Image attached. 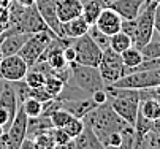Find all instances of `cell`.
<instances>
[{"label": "cell", "mask_w": 160, "mask_h": 149, "mask_svg": "<svg viewBox=\"0 0 160 149\" xmlns=\"http://www.w3.org/2000/svg\"><path fill=\"white\" fill-rule=\"evenodd\" d=\"M0 106H3L5 110H8L10 114L13 116V119H14V114L19 108V102H18L13 84L8 82V81H5V87H3L2 94H0Z\"/></svg>", "instance_id": "18"}, {"label": "cell", "mask_w": 160, "mask_h": 149, "mask_svg": "<svg viewBox=\"0 0 160 149\" xmlns=\"http://www.w3.org/2000/svg\"><path fill=\"white\" fill-rule=\"evenodd\" d=\"M35 8L38 10L40 16L44 19L48 27L59 37L60 32V21L57 16V8H56V0H35Z\"/></svg>", "instance_id": "12"}, {"label": "cell", "mask_w": 160, "mask_h": 149, "mask_svg": "<svg viewBox=\"0 0 160 149\" xmlns=\"http://www.w3.org/2000/svg\"><path fill=\"white\" fill-rule=\"evenodd\" d=\"M72 67V75L70 79L67 81V84L87 92L92 95L94 91L103 89L106 84L100 75L98 67H90V65H81V63H70Z\"/></svg>", "instance_id": "4"}, {"label": "cell", "mask_w": 160, "mask_h": 149, "mask_svg": "<svg viewBox=\"0 0 160 149\" xmlns=\"http://www.w3.org/2000/svg\"><path fill=\"white\" fill-rule=\"evenodd\" d=\"M90 98H92L97 105H103L105 102H108V94H106V89H98V91H94L92 95H90Z\"/></svg>", "instance_id": "33"}, {"label": "cell", "mask_w": 160, "mask_h": 149, "mask_svg": "<svg viewBox=\"0 0 160 149\" xmlns=\"http://www.w3.org/2000/svg\"><path fill=\"white\" fill-rule=\"evenodd\" d=\"M63 86H65V82H63L60 78H57V76H54V75H48L43 87H44V91H46L52 98H56V97L62 92Z\"/></svg>", "instance_id": "25"}, {"label": "cell", "mask_w": 160, "mask_h": 149, "mask_svg": "<svg viewBox=\"0 0 160 149\" xmlns=\"http://www.w3.org/2000/svg\"><path fill=\"white\" fill-rule=\"evenodd\" d=\"M22 110H24V113L27 114V117H38L41 116V111H43V103L33 97H29L26 98L24 102L21 103Z\"/></svg>", "instance_id": "24"}, {"label": "cell", "mask_w": 160, "mask_h": 149, "mask_svg": "<svg viewBox=\"0 0 160 149\" xmlns=\"http://www.w3.org/2000/svg\"><path fill=\"white\" fill-rule=\"evenodd\" d=\"M154 33H157L160 38V2L157 3L155 13H154Z\"/></svg>", "instance_id": "35"}, {"label": "cell", "mask_w": 160, "mask_h": 149, "mask_svg": "<svg viewBox=\"0 0 160 149\" xmlns=\"http://www.w3.org/2000/svg\"><path fill=\"white\" fill-rule=\"evenodd\" d=\"M2 59H3V52H2V49H0V62H2Z\"/></svg>", "instance_id": "48"}, {"label": "cell", "mask_w": 160, "mask_h": 149, "mask_svg": "<svg viewBox=\"0 0 160 149\" xmlns=\"http://www.w3.org/2000/svg\"><path fill=\"white\" fill-rule=\"evenodd\" d=\"M72 45L76 51V63L81 65H90V67H98L100 59H102V49L97 46V43L90 38L87 33L75 38Z\"/></svg>", "instance_id": "8"}, {"label": "cell", "mask_w": 160, "mask_h": 149, "mask_svg": "<svg viewBox=\"0 0 160 149\" xmlns=\"http://www.w3.org/2000/svg\"><path fill=\"white\" fill-rule=\"evenodd\" d=\"M24 81H26V84H27L30 89L43 87L44 86V81H46V75H44L43 72H40V70H37V68H33V67H30L29 72L24 76Z\"/></svg>", "instance_id": "23"}, {"label": "cell", "mask_w": 160, "mask_h": 149, "mask_svg": "<svg viewBox=\"0 0 160 149\" xmlns=\"http://www.w3.org/2000/svg\"><path fill=\"white\" fill-rule=\"evenodd\" d=\"M98 70H100V75H102L106 86L114 84L118 79H121L125 75V65L122 62L121 54L116 52L114 49H111V48H106L102 52Z\"/></svg>", "instance_id": "5"}, {"label": "cell", "mask_w": 160, "mask_h": 149, "mask_svg": "<svg viewBox=\"0 0 160 149\" xmlns=\"http://www.w3.org/2000/svg\"><path fill=\"white\" fill-rule=\"evenodd\" d=\"M62 129L68 133V137L73 140V138H76V137L82 132V129H84V121H82L81 117H75V116H73L70 121H68V122L62 127Z\"/></svg>", "instance_id": "27"}, {"label": "cell", "mask_w": 160, "mask_h": 149, "mask_svg": "<svg viewBox=\"0 0 160 149\" xmlns=\"http://www.w3.org/2000/svg\"><path fill=\"white\" fill-rule=\"evenodd\" d=\"M122 17L119 13H116L112 8H103L98 19L95 21V26L103 32L106 33L108 37L114 35V33H118L121 32V27H122Z\"/></svg>", "instance_id": "11"}, {"label": "cell", "mask_w": 160, "mask_h": 149, "mask_svg": "<svg viewBox=\"0 0 160 149\" xmlns=\"http://www.w3.org/2000/svg\"><path fill=\"white\" fill-rule=\"evenodd\" d=\"M10 22V10L8 7H0V26H8Z\"/></svg>", "instance_id": "36"}, {"label": "cell", "mask_w": 160, "mask_h": 149, "mask_svg": "<svg viewBox=\"0 0 160 149\" xmlns=\"http://www.w3.org/2000/svg\"><path fill=\"white\" fill-rule=\"evenodd\" d=\"M19 149H35V138L26 137L24 140L21 141V144H19Z\"/></svg>", "instance_id": "37"}, {"label": "cell", "mask_w": 160, "mask_h": 149, "mask_svg": "<svg viewBox=\"0 0 160 149\" xmlns=\"http://www.w3.org/2000/svg\"><path fill=\"white\" fill-rule=\"evenodd\" d=\"M16 2H19L22 7H33L35 5V0H16Z\"/></svg>", "instance_id": "42"}, {"label": "cell", "mask_w": 160, "mask_h": 149, "mask_svg": "<svg viewBox=\"0 0 160 149\" xmlns=\"http://www.w3.org/2000/svg\"><path fill=\"white\" fill-rule=\"evenodd\" d=\"M44 62H48V63H49V67H51L52 70H59V68H63V67L68 65L67 60H65V57H63V51H62V52H56V54H52L48 60H44Z\"/></svg>", "instance_id": "30"}, {"label": "cell", "mask_w": 160, "mask_h": 149, "mask_svg": "<svg viewBox=\"0 0 160 149\" xmlns=\"http://www.w3.org/2000/svg\"><path fill=\"white\" fill-rule=\"evenodd\" d=\"M151 132H154V133H160V116H158L157 119L152 121V124H151Z\"/></svg>", "instance_id": "40"}, {"label": "cell", "mask_w": 160, "mask_h": 149, "mask_svg": "<svg viewBox=\"0 0 160 149\" xmlns=\"http://www.w3.org/2000/svg\"><path fill=\"white\" fill-rule=\"evenodd\" d=\"M5 133H7V130H5V127H3V125H0V138H2V137H3Z\"/></svg>", "instance_id": "45"}, {"label": "cell", "mask_w": 160, "mask_h": 149, "mask_svg": "<svg viewBox=\"0 0 160 149\" xmlns=\"http://www.w3.org/2000/svg\"><path fill=\"white\" fill-rule=\"evenodd\" d=\"M72 41H73V40H72ZM63 57H65V60H67L68 65H70V63H76V51H75V48H73L72 43L67 45V46L63 48Z\"/></svg>", "instance_id": "32"}, {"label": "cell", "mask_w": 160, "mask_h": 149, "mask_svg": "<svg viewBox=\"0 0 160 149\" xmlns=\"http://www.w3.org/2000/svg\"><path fill=\"white\" fill-rule=\"evenodd\" d=\"M54 149H75V143L72 141H67V143H60V144H54Z\"/></svg>", "instance_id": "39"}, {"label": "cell", "mask_w": 160, "mask_h": 149, "mask_svg": "<svg viewBox=\"0 0 160 149\" xmlns=\"http://www.w3.org/2000/svg\"><path fill=\"white\" fill-rule=\"evenodd\" d=\"M130 46H133V41L132 38L125 33V32H118V33H114L109 37V48L114 49L116 52H124L125 49H128Z\"/></svg>", "instance_id": "22"}, {"label": "cell", "mask_w": 160, "mask_h": 149, "mask_svg": "<svg viewBox=\"0 0 160 149\" xmlns=\"http://www.w3.org/2000/svg\"><path fill=\"white\" fill-rule=\"evenodd\" d=\"M148 138H149V143H151L155 149H160V133L149 132V133H148Z\"/></svg>", "instance_id": "38"}, {"label": "cell", "mask_w": 160, "mask_h": 149, "mask_svg": "<svg viewBox=\"0 0 160 149\" xmlns=\"http://www.w3.org/2000/svg\"><path fill=\"white\" fill-rule=\"evenodd\" d=\"M54 37H57V35H54V33H51V32L32 33L18 54L27 62L29 67H33L35 63L38 62L40 56L43 54V51L46 49V46L49 45V41H51Z\"/></svg>", "instance_id": "7"}, {"label": "cell", "mask_w": 160, "mask_h": 149, "mask_svg": "<svg viewBox=\"0 0 160 149\" xmlns=\"http://www.w3.org/2000/svg\"><path fill=\"white\" fill-rule=\"evenodd\" d=\"M27 125H29V117L24 113V110H22V106L19 105V108L14 114V119L11 121L8 130H7L10 149H19L21 141L27 137Z\"/></svg>", "instance_id": "10"}, {"label": "cell", "mask_w": 160, "mask_h": 149, "mask_svg": "<svg viewBox=\"0 0 160 149\" xmlns=\"http://www.w3.org/2000/svg\"><path fill=\"white\" fill-rule=\"evenodd\" d=\"M29 68L30 67L27 65V62L19 54L5 56L2 59V62H0V78L8 82L22 81L26 73L29 72Z\"/></svg>", "instance_id": "9"}, {"label": "cell", "mask_w": 160, "mask_h": 149, "mask_svg": "<svg viewBox=\"0 0 160 149\" xmlns=\"http://www.w3.org/2000/svg\"><path fill=\"white\" fill-rule=\"evenodd\" d=\"M0 149H10V141H8V137L7 133L0 138Z\"/></svg>", "instance_id": "41"}, {"label": "cell", "mask_w": 160, "mask_h": 149, "mask_svg": "<svg viewBox=\"0 0 160 149\" xmlns=\"http://www.w3.org/2000/svg\"><path fill=\"white\" fill-rule=\"evenodd\" d=\"M10 5V0H0V7H8Z\"/></svg>", "instance_id": "44"}, {"label": "cell", "mask_w": 160, "mask_h": 149, "mask_svg": "<svg viewBox=\"0 0 160 149\" xmlns=\"http://www.w3.org/2000/svg\"><path fill=\"white\" fill-rule=\"evenodd\" d=\"M144 0H114L109 8L121 14L122 19H135L140 14Z\"/></svg>", "instance_id": "16"}, {"label": "cell", "mask_w": 160, "mask_h": 149, "mask_svg": "<svg viewBox=\"0 0 160 149\" xmlns=\"http://www.w3.org/2000/svg\"><path fill=\"white\" fill-rule=\"evenodd\" d=\"M90 24L82 17V16H78L75 19H70V21H65V22H60V32H59V37L60 38H70V40H75V38H79L82 35L87 33Z\"/></svg>", "instance_id": "13"}, {"label": "cell", "mask_w": 160, "mask_h": 149, "mask_svg": "<svg viewBox=\"0 0 160 149\" xmlns=\"http://www.w3.org/2000/svg\"><path fill=\"white\" fill-rule=\"evenodd\" d=\"M157 0H144V5L140 14L133 19V46L143 48L146 43L154 38V13L157 7Z\"/></svg>", "instance_id": "3"}, {"label": "cell", "mask_w": 160, "mask_h": 149, "mask_svg": "<svg viewBox=\"0 0 160 149\" xmlns=\"http://www.w3.org/2000/svg\"><path fill=\"white\" fill-rule=\"evenodd\" d=\"M73 143H75V149H103L105 147V144L100 141V138L87 124H84L82 132L76 138H73Z\"/></svg>", "instance_id": "17"}, {"label": "cell", "mask_w": 160, "mask_h": 149, "mask_svg": "<svg viewBox=\"0 0 160 149\" xmlns=\"http://www.w3.org/2000/svg\"><path fill=\"white\" fill-rule=\"evenodd\" d=\"M30 33H10V35H0V49L5 56H13L21 51L24 43L29 40Z\"/></svg>", "instance_id": "14"}, {"label": "cell", "mask_w": 160, "mask_h": 149, "mask_svg": "<svg viewBox=\"0 0 160 149\" xmlns=\"http://www.w3.org/2000/svg\"><path fill=\"white\" fill-rule=\"evenodd\" d=\"M87 35L92 38L95 43H97V46L102 49V51H105L106 48H109V37L106 35V33H103L95 24H92L89 27V30H87Z\"/></svg>", "instance_id": "26"}, {"label": "cell", "mask_w": 160, "mask_h": 149, "mask_svg": "<svg viewBox=\"0 0 160 149\" xmlns=\"http://www.w3.org/2000/svg\"><path fill=\"white\" fill-rule=\"evenodd\" d=\"M51 121H52V125L54 127H63L68 121H70L73 116L68 113L67 110H63V108H60V110H57V111H54L51 116Z\"/></svg>", "instance_id": "29"}, {"label": "cell", "mask_w": 160, "mask_h": 149, "mask_svg": "<svg viewBox=\"0 0 160 149\" xmlns=\"http://www.w3.org/2000/svg\"><path fill=\"white\" fill-rule=\"evenodd\" d=\"M154 89H155V97H157V100L160 102V84H157Z\"/></svg>", "instance_id": "43"}, {"label": "cell", "mask_w": 160, "mask_h": 149, "mask_svg": "<svg viewBox=\"0 0 160 149\" xmlns=\"http://www.w3.org/2000/svg\"><path fill=\"white\" fill-rule=\"evenodd\" d=\"M13 121V116L10 114L8 110H5L3 106H0V125H3L5 127V130H8V127Z\"/></svg>", "instance_id": "34"}, {"label": "cell", "mask_w": 160, "mask_h": 149, "mask_svg": "<svg viewBox=\"0 0 160 149\" xmlns=\"http://www.w3.org/2000/svg\"><path fill=\"white\" fill-rule=\"evenodd\" d=\"M157 84H160V70H140L122 76L121 79H118L114 84H109V86L140 91V89L155 87Z\"/></svg>", "instance_id": "6"}, {"label": "cell", "mask_w": 160, "mask_h": 149, "mask_svg": "<svg viewBox=\"0 0 160 149\" xmlns=\"http://www.w3.org/2000/svg\"><path fill=\"white\" fill-rule=\"evenodd\" d=\"M51 135H52V140L56 144H60V143H67V141H72V138L68 137V133L62 129V127H52L49 130Z\"/></svg>", "instance_id": "31"}, {"label": "cell", "mask_w": 160, "mask_h": 149, "mask_svg": "<svg viewBox=\"0 0 160 149\" xmlns=\"http://www.w3.org/2000/svg\"><path fill=\"white\" fill-rule=\"evenodd\" d=\"M102 10H103V7L97 2V0H82V14L81 16L92 26L98 19Z\"/></svg>", "instance_id": "20"}, {"label": "cell", "mask_w": 160, "mask_h": 149, "mask_svg": "<svg viewBox=\"0 0 160 149\" xmlns=\"http://www.w3.org/2000/svg\"><path fill=\"white\" fill-rule=\"evenodd\" d=\"M108 94V102L111 108L116 111L125 122L130 125L135 124L136 116L140 110V91L136 89H125L116 86H105Z\"/></svg>", "instance_id": "2"}, {"label": "cell", "mask_w": 160, "mask_h": 149, "mask_svg": "<svg viewBox=\"0 0 160 149\" xmlns=\"http://www.w3.org/2000/svg\"><path fill=\"white\" fill-rule=\"evenodd\" d=\"M103 149H122L121 146H105Z\"/></svg>", "instance_id": "47"}, {"label": "cell", "mask_w": 160, "mask_h": 149, "mask_svg": "<svg viewBox=\"0 0 160 149\" xmlns=\"http://www.w3.org/2000/svg\"><path fill=\"white\" fill-rule=\"evenodd\" d=\"M144 59H157L160 57V40H151L141 48Z\"/></svg>", "instance_id": "28"}, {"label": "cell", "mask_w": 160, "mask_h": 149, "mask_svg": "<svg viewBox=\"0 0 160 149\" xmlns=\"http://www.w3.org/2000/svg\"><path fill=\"white\" fill-rule=\"evenodd\" d=\"M3 87H5V81L0 78V94H2V91H3Z\"/></svg>", "instance_id": "46"}, {"label": "cell", "mask_w": 160, "mask_h": 149, "mask_svg": "<svg viewBox=\"0 0 160 149\" xmlns=\"http://www.w3.org/2000/svg\"><path fill=\"white\" fill-rule=\"evenodd\" d=\"M140 113L149 119V121H154L160 116V102L157 98H146V100H141L140 102Z\"/></svg>", "instance_id": "21"}, {"label": "cell", "mask_w": 160, "mask_h": 149, "mask_svg": "<svg viewBox=\"0 0 160 149\" xmlns=\"http://www.w3.org/2000/svg\"><path fill=\"white\" fill-rule=\"evenodd\" d=\"M56 8L59 21L65 22L82 14V0H56Z\"/></svg>", "instance_id": "15"}, {"label": "cell", "mask_w": 160, "mask_h": 149, "mask_svg": "<svg viewBox=\"0 0 160 149\" xmlns=\"http://www.w3.org/2000/svg\"><path fill=\"white\" fill-rule=\"evenodd\" d=\"M121 57H122V62H124V65H125V75L135 68V67H138L140 63L144 60V56L141 52L140 48H136V46H130L128 49H125L124 52H121ZM124 75V76H125Z\"/></svg>", "instance_id": "19"}, {"label": "cell", "mask_w": 160, "mask_h": 149, "mask_svg": "<svg viewBox=\"0 0 160 149\" xmlns=\"http://www.w3.org/2000/svg\"><path fill=\"white\" fill-rule=\"evenodd\" d=\"M84 124H87L90 129L95 132V135L100 138V141L103 143L105 138L114 132H122L125 127L128 125V122H125L116 111L111 108L109 102H105L103 105H98L95 108L87 113L82 117Z\"/></svg>", "instance_id": "1"}]
</instances>
